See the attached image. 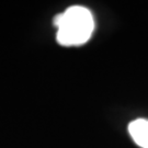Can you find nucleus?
<instances>
[{
	"label": "nucleus",
	"mask_w": 148,
	"mask_h": 148,
	"mask_svg": "<svg viewBox=\"0 0 148 148\" xmlns=\"http://www.w3.org/2000/svg\"><path fill=\"white\" fill-rule=\"evenodd\" d=\"M54 25L57 27L56 40L63 46H79L89 41L95 20L89 9L82 5L69 7L66 11L54 16Z\"/></svg>",
	"instance_id": "obj_1"
},
{
	"label": "nucleus",
	"mask_w": 148,
	"mask_h": 148,
	"mask_svg": "<svg viewBox=\"0 0 148 148\" xmlns=\"http://www.w3.org/2000/svg\"><path fill=\"white\" fill-rule=\"evenodd\" d=\"M128 133L132 139L142 148H148V120L137 119L128 124Z\"/></svg>",
	"instance_id": "obj_2"
}]
</instances>
